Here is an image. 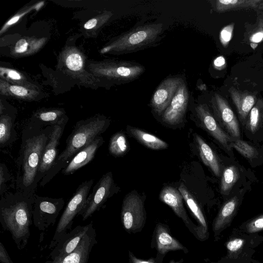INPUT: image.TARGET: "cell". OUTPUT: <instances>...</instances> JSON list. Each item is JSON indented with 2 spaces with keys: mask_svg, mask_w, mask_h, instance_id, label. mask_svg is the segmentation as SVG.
I'll use <instances>...</instances> for the list:
<instances>
[{
  "mask_svg": "<svg viewBox=\"0 0 263 263\" xmlns=\"http://www.w3.org/2000/svg\"><path fill=\"white\" fill-rule=\"evenodd\" d=\"M0 261L1 263H13L4 245L0 242Z\"/></svg>",
  "mask_w": 263,
  "mask_h": 263,
  "instance_id": "43",
  "label": "cell"
},
{
  "mask_svg": "<svg viewBox=\"0 0 263 263\" xmlns=\"http://www.w3.org/2000/svg\"><path fill=\"white\" fill-rule=\"evenodd\" d=\"M67 121V119L55 125L53 127L50 139L41 157L36 178L37 185L48 173L59 155L58 146Z\"/></svg>",
  "mask_w": 263,
  "mask_h": 263,
  "instance_id": "10",
  "label": "cell"
},
{
  "mask_svg": "<svg viewBox=\"0 0 263 263\" xmlns=\"http://www.w3.org/2000/svg\"><path fill=\"white\" fill-rule=\"evenodd\" d=\"M178 190L199 223V226L194 230L195 234L199 239H204L207 236L208 228L203 214L195 199L183 184H180Z\"/></svg>",
  "mask_w": 263,
  "mask_h": 263,
  "instance_id": "21",
  "label": "cell"
},
{
  "mask_svg": "<svg viewBox=\"0 0 263 263\" xmlns=\"http://www.w3.org/2000/svg\"><path fill=\"white\" fill-rule=\"evenodd\" d=\"M96 236V230L92 224L73 252L54 260H48L44 263H88L92 249L97 243Z\"/></svg>",
  "mask_w": 263,
  "mask_h": 263,
  "instance_id": "13",
  "label": "cell"
},
{
  "mask_svg": "<svg viewBox=\"0 0 263 263\" xmlns=\"http://www.w3.org/2000/svg\"><path fill=\"white\" fill-rule=\"evenodd\" d=\"M245 241L243 239L236 238L230 240L227 243V250L231 253H235L240 250L243 247Z\"/></svg>",
  "mask_w": 263,
  "mask_h": 263,
  "instance_id": "41",
  "label": "cell"
},
{
  "mask_svg": "<svg viewBox=\"0 0 263 263\" xmlns=\"http://www.w3.org/2000/svg\"><path fill=\"white\" fill-rule=\"evenodd\" d=\"M92 224L90 222L86 226L79 225L69 231L51 250L49 254L50 260L62 257L73 252Z\"/></svg>",
  "mask_w": 263,
  "mask_h": 263,
  "instance_id": "14",
  "label": "cell"
},
{
  "mask_svg": "<svg viewBox=\"0 0 263 263\" xmlns=\"http://www.w3.org/2000/svg\"><path fill=\"white\" fill-rule=\"evenodd\" d=\"M263 124V100L258 99L250 111L246 122L247 129L254 133L261 127Z\"/></svg>",
  "mask_w": 263,
  "mask_h": 263,
  "instance_id": "30",
  "label": "cell"
},
{
  "mask_svg": "<svg viewBox=\"0 0 263 263\" xmlns=\"http://www.w3.org/2000/svg\"><path fill=\"white\" fill-rule=\"evenodd\" d=\"M183 80L179 77H170L163 80L159 85L151 100L153 110L160 114L169 105Z\"/></svg>",
  "mask_w": 263,
  "mask_h": 263,
  "instance_id": "16",
  "label": "cell"
},
{
  "mask_svg": "<svg viewBox=\"0 0 263 263\" xmlns=\"http://www.w3.org/2000/svg\"><path fill=\"white\" fill-rule=\"evenodd\" d=\"M234 23L231 24L223 28L220 34V39L221 43L226 45L230 41L233 30Z\"/></svg>",
  "mask_w": 263,
  "mask_h": 263,
  "instance_id": "42",
  "label": "cell"
},
{
  "mask_svg": "<svg viewBox=\"0 0 263 263\" xmlns=\"http://www.w3.org/2000/svg\"><path fill=\"white\" fill-rule=\"evenodd\" d=\"M11 180V175L9 174L6 165L1 163L0 164V194L3 195L6 192V184L7 182Z\"/></svg>",
  "mask_w": 263,
  "mask_h": 263,
  "instance_id": "40",
  "label": "cell"
},
{
  "mask_svg": "<svg viewBox=\"0 0 263 263\" xmlns=\"http://www.w3.org/2000/svg\"><path fill=\"white\" fill-rule=\"evenodd\" d=\"M229 92L240 120L243 124L246 123L249 114L257 101L256 96L248 92L240 91L233 87L229 88Z\"/></svg>",
  "mask_w": 263,
  "mask_h": 263,
  "instance_id": "20",
  "label": "cell"
},
{
  "mask_svg": "<svg viewBox=\"0 0 263 263\" xmlns=\"http://www.w3.org/2000/svg\"><path fill=\"white\" fill-rule=\"evenodd\" d=\"M263 0H217L215 2V9L218 12L243 9L257 8Z\"/></svg>",
  "mask_w": 263,
  "mask_h": 263,
  "instance_id": "26",
  "label": "cell"
},
{
  "mask_svg": "<svg viewBox=\"0 0 263 263\" xmlns=\"http://www.w3.org/2000/svg\"><path fill=\"white\" fill-rule=\"evenodd\" d=\"M1 93L4 95H11L24 100H33L36 98L37 92L32 88L9 83L5 80H1Z\"/></svg>",
  "mask_w": 263,
  "mask_h": 263,
  "instance_id": "27",
  "label": "cell"
},
{
  "mask_svg": "<svg viewBox=\"0 0 263 263\" xmlns=\"http://www.w3.org/2000/svg\"><path fill=\"white\" fill-rule=\"evenodd\" d=\"M224 64L225 60L222 57H219L214 61L215 66L218 67L222 66Z\"/></svg>",
  "mask_w": 263,
  "mask_h": 263,
  "instance_id": "45",
  "label": "cell"
},
{
  "mask_svg": "<svg viewBox=\"0 0 263 263\" xmlns=\"http://www.w3.org/2000/svg\"><path fill=\"white\" fill-rule=\"evenodd\" d=\"M63 198H54L34 195L32 210V222L40 231H45L55 224L64 207Z\"/></svg>",
  "mask_w": 263,
  "mask_h": 263,
  "instance_id": "7",
  "label": "cell"
},
{
  "mask_svg": "<svg viewBox=\"0 0 263 263\" xmlns=\"http://www.w3.org/2000/svg\"><path fill=\"white\" fill-rule=\"evenodd\" d=\"M122 223L128 232L140 230L145 221L143 203L139 195L131 193L124 198L121 213Z\"/></svg>",
  "mask_w": 263,
  "mask_h": 263,
  "instance_id": "9",
  "label": "cell"
},
{
  "mask_svg": "<svg viewBox=\"0 0 263 263\" xmlns=\"http://www.w3.org/2000/svg\"><path fill=\"white\" fill-rule=\"evenodd\" d=\"M115 191L112 174L111 172H109L102 176L93 186L92 192L88 195L84 206L80 214L82 220H86L95 212L99 210Z\"/></svg>",
  "mask_w": 263,
  "mask_h": 263,
  "instance_id": "8",
  "label": "cell"
},
{
  "mask_svg": "<svg viewBox=\"0 0 263 263\" xmlns=\"http://www.w3.org/2000/svg\"><path fill=\"white\" fill-rule=\"evenodd\" d=\"M89 67L97 76L120 83L131 82L145 71L142 65L130 61H106L91 64Z\"/></svg>",
  "mask_w": 263,
  "mask_h": 263,
  "instance_id": "6",
  "label": "cell"
},
{
  "mask_svg": "<svg viewBox=\"0 0 263 263\" xmlns=\"http://www.w3.org/2000/svg\"><path fill=\"white\" fill-rule=\"evenodd\" d=\"M43 4L44 2H41L39 3H37L35 5H33L31 7H29L27 8H25L24 10H21L20 12L16 13L4 24L1 30V34H2L10 26L17 22L21 17L25 15L26 13L31 11L33 9H37L40 8L43 5Z\"/></svg>",
  "mask_w": 263,
  "mask_h": 263,
  "instance_id": "37",
  "label": "cell"
},
{
  "mask_svg": "<svg viewBox=\"0 0 263 263\" xmlns=\"http://www.w3.org/2000/svg\"><path fill=\"white\" fill-rule=\"evenodd\" d=\"M239 178V171L235 165H231L226 167L221 179V193L223 195H228Z\"/></svg>",
  "mask_w": 263,
  "mask_h": 263,
  "instance_id": "31",
  "label": "cell"
},
{
  "mask_svg": "<svg viewBox=\"0 0 263 263\" xmlns=\"http://www.w3.org/2000/svg\"><path fill=\"white\" fill-rule=\"evenodd\" d=\"M35 40L22 38L18 40L14 47V52L15 53L22 54L28 53L33 50H36L39 48L33 47V42Z\"/></svg>",
  "mask_w": 263,
  "mask_h": 263,
  "instance_id": "36",
  "label": "cell"
},
{
  "mask_svg": "<svg viewBox=\"0 0 263 263\" xmlns=\"http://www.w3.org/2000/svg\"><path fill=\"white\" fill-rule=\"evenodd\" d=\"M35 193L16 190L1 196L0 222L3 231L9 232L17 248L22 250L28 243Z\"/></svg>",
  "mask_w": 263,
  "mask_h": 263,
  "instance_id": "2",
  "label": "cell"
},
{
  "mask_svg": "<svg viewBox=\"0 0 263 263\" xmlns=\"http://www.w3.org/2000/svg\"><path fill=\"white\" fill-rule=\"evenodd\" d=\"M64 64L71 73L78 74L84 71L82 54L76 49L70 48L65 52Z\"/></svg>",
  "mask_w": 263,
  "mask_h": 263,
  "instance_id": "28",
  "label": "cell"
},
{
  "mask_svg": "<svg viewBox=\"0 0 263 263\" xmlns=\"http://www.w3.org/2000/svg\"><path fill=\"white\" fill-rule=\"evenodd\" d=\"M112 13L110 12H107L101 16L92 18L88 20L84 25V28L86 30H91L96 27L102 25L106 22L112 16Z\"/></svg>",
  "mask_w": 263,
  "mask_h": 263,
  "instance_id": "38",
  "label": "cell"
},
{
  "mask_svg": "<svg viewBox=\"0 0 263 263\" xmlns=\"http://www.w3.org/2000/svg\"><path fill=\"white\" fill-rule=\"evenodd\" d=\"M108 146L111 155L121 156L125 154L128 149V144L124 134L118 132L114 134L110 139Z\"/></svg>",
  "mask_w": 263,
  "mask_h": 263,
  "instance_id": "32",
  "label": "cell"
},
{
  "mask_svg": "<svg viewBox=\"0 0 263 263\" xmlns=\"http://www.w3.org/2000/svg\"><path fill=\"white\" fill-rule=\"evenodd\" d=\"M188 101V89L186 84L182 81L169 105L163 112V121L170 125H176L182 122Z\"/></svg>",
  "mask_w": 263,
  "mask_h": 263,
  "instance_id": "12",
  "label": "cell"
},
{
  "mask_svg": "<svg viewBox=\"0 0 263 263\" xmlns=\"http://www.w3.org/2000/svg\"><path fill=\"white\" fill-rule=\"evenodd\" d=\"M211 105L219 123L234 139H240V131L238 120L227 100L215 93L211 99Z\"/></svg>",
  "mask_w": 263,
  "mask_h": 263,
  "instance_id": "11",
  "label": "cell"
},
{
  "mask_svg": "<svg viewBox=\"0 0 263 263\" xmlns=\"http://www.w3.org/2000/svg\"><path fill=\"white\" fill-rule=\"evenodd\" d=\"M169 263H177L176 262L174 261V260H171Z\"/></svg>",
  "mask_w": 263,
  "mask_h": 263,
  "instance_id": "47",
  "label": "cell"
},
{
  "mask_svg": "<svg viewBox=\"0 0 263 263\" xmlns=\"http://www.w3.org/2000/svg\"><path fill=\"white\" fill-rule=\"evenodd\" d=\"M230 146L248 159H253L257 154V150L254 147L240 139H235L231 142Z\"/></svg>",
  "mask_w": 263,
  "mask_h": 263,
  "instance_id": "35",
  "label": "cell"
},
{
  "mask_svg": "<svg viewBox=\"0 0 263 263\" xmlns=\"http://www.w3.org/2000/svg\"><path fill=\"white\" fill-rule=\"evenodd\" d=\"M246 232L254 233L263 230V214L254 218L245 226Z\"/></svg>",
  "mask_w": 263,
  "mask_h": 263,
  "instance_id": "39",
  "label": "cell"
},
{
  "mask_svg": "<svg viewBox=\"0 0 263 263\" xmlns=\"http://www.w3.org/2000/svg\"><path fill=\"white\" fill-rule=\"evenodd\" d=\"M246 34L247 41L250 43L251 45H257L263 41V18H259L255 24L247 29Z\"/></svg>",
  "mask_w": 263,
  "mask_h": 263,
  "instance_id": "34",
  "label": "cell"
},
{
  "mask_svg": "<svg viewBox=\"0 0 263 263\" xmlns=\"http://www.w3.org/2000/svg\"><path fill=\"white\" fill-rule=\"evenodd\" d=\"M103 143V138L101 136L98 137L73 156L67 165L62 170V173L64 175H71L89 163L94 158L97 150Z\"/></svg>",
  "mask_w": 263,
  "mask_h": 263,
  "instance_id": "17",
  "label": "cell"
},
{
  "mask_svg": "<svg viewBox=\"0 0 263 263\" xmlns=\"http://www.w3.org/2000/svg\"><path fill=\"white\" fill-rule=\"evenodd\" d=\"M54 126L43 127L35 122L25 127L18 156L16 160V190L35 193L36 178L41 157Z\"/></svg>",
  "mask_w": 263,
  "mask_h": 263,
  "instance_id": "1",
  "label": "cell"
},
{
  "mask_svg": "<svg viewBox=\"0 0 263 263\" xmlns=\"http://www.w3.org/2000/svg\"><path fill=\"white\" fill-rule=\"evenodd\" d=\"M110 121L97 115L78 121L66 140L65 149L59 155L53 165L39 183L44 186L69 163L73 156L87 146L108 127Z\"/></svg>",
  "mask_w": 263,
  "mask_h": 263,
  "instance_id": "3",
  "label": "cell"
},
{
  "mask_svg": "<svg viewBox=\"0 0 263 263\" xmlns=\"http://www.w3.org/2000/svg\"><path fill=\"white\" fill-rule=\"evenodd\" d=\"M238 199L234 196L222 205L213 223V231L217 233L222 230L230 222L237 210Z\"/></svg>",
  "mask_w": 263,
  "mask_h": 263,
  "instance_id": "22",
  "label": "cell"
},
{
  "mask_svg": "<svg viewBox=\"0 0 263 263\" xmlns=\"http://www.w3.org/2000/svg\"><path fill=\"white\" fill-rule=\"evenodd\" d=\"M34 118L38 121V122H35L43 126H54L68 119L64 111L58 109L39 111L35 114Z\"/></svg>",
  "mask_w": 263,
  "mask_h": 263,
  "instance_id": "29",
  "label": "cell"
},
{
  "mask_svg": "<svg viewBox=\"0 0 263 263\" xmlns=\"http://www.w3.org/2000/svg\"><path fill=\"white\" fill-rule=\"evenodd\" d=\"M155 246L157 251L164 255L170 251L184 250V247L169 233L167 227L158 223L154 233Z\"/></svg>",
  "mask_w": 263,
  "mask_h": 263,
  "instance_id": "19",
  "label": "cell"
},
{
  "mask_svg": "<svg viewBox=\"0 0 263 263\" xmlns=\"http://www.w3.org/2000/svg\"><path fill=\"white\" fill-rule=\"evenodd\" d=\"M159 198L161 201L170 206L174 213L180 218L187 226L194 230L183 204V197L176 189L172 186L164 187L160 192Z\"/></svg>",
  "mask_w": 263,
  "mask_h": 263,
  "instance_id": "18",
  "label": "cell"
},
{
  "mask_svg": "<svg viewBox=\"0 0 263 263\" xmlns=\"http://www.w3.org/2000/svg\"><path fill=\"white\" fill-rule=\"evenodd\" d=\"M0 74L2 78L12 84L27 87L33 89L31 83H29L26 78L18 71L10 68L1 67Z\"/></svg>",
  "mask_w": 263,
  "mask_h": 263,
  "instance_id": "33",
  "label": "cell"
},
{
  "mask_svg": "<svg viewBox=\"0 0 263 263\" xmlns=\"http://www.w3.org/2000/svg\"><path fill=\"white\" fill-rule=\"evenodd\" d=\"M129 133L140 143L152 149H165L168 144L164 141L139 128L128 127Z\"/></svg>",
  "mask_w": 263,
  "mask_h": 263,
  "instance_id": "24",
  "label": "cell"
},
{
  "mask_svg": "<svg viewBox=\"0 0 263 263\" xmlns=\"http://www.w3.org/2000/svg\"><path fill=\"white\" fill-rule=\"evenodd\" d=\"M258 8L263 10V2L261 4H260L259 6L258 7Z\"/></svg>",
  "mask_w": 263,
  "mask_h": 263,
  "instance_id": "46",
  "label": "cell"
},
{
  "mask_svg": "<svg viewBox=\"0 0 263 263\" xmlns=\"http://www.w3.org/2000/svg\"><path fill=\"white\" fill-rule=\"evenodd\" d=\"M195 139L203 162L210 168L216 176L219 177L221 174L220 166L214 151L200 136L196 135Z\"/></svg>",
  "mask_w": 263,
  "mask_h": 263,
  "instance_id": "23",
  "label": "cell"
},
{
  "mask_svg": "<svg viewBox=\"0 0 263 263\" xmlns=\"http://www.w3.org/2000/svg\"><path fill=\"white\" fill-rule=\"evenodd\" d=\"M212 263H216V262H212Z\"/></svg>",
  "mask_w": 263,
  "mask_h": 263,
  "instance_id": "48",
  "label": "cell"
},
{
  "mask_svg": "<svg viewBox=\"0 0 263 263\" xmlns=\"http://www.w3.org/2000/svg\"><path fill=\"white\" fill-rule=\"evenodd\" d=\"M163 30L161 23L138 26L122 34L102 50V53H132L144 49L159 41Z\"/></svg>",
  "mask_w": 263,
  "mask_h": 263,
  "instance_id": "4",
  "label": "cell"
},
{
  "mask_svg": "<svg viewBox=\"0 0 263 263\" xmlns=\"http://www.w3.org/2000/svg\"><path fill=\"white\" fill-rule=\"evenodd\" d=\"M94 183V179L85 181L76 189L69 200L58 221L53 236L49 245L52 250L58 243L71 230L73 220L80 215L85 204L89 192Z\"/></svg>",
  "mask_w": 263,
  "mask_h": 263,
  "instance_id": "5",
  "label": "cell"
},
{
  "mask_svg": "<svg viewBox=\"0 0 263 263\" xmlns=\"http://www.w3.org/2000/svg\"><path fill=\"white\" fill-rule=\"evenodd\" d=\"M17 139L14 126V119L8 114H2L0 117V146L4 147Z\"/></svg>",
  "mask_w": 263,
  "mask_h": 263,
  "instance_id": "25",
  "label": "cell"
},
{
  "mask_svg": "<svg viewBox=\"0 0 263 263\" xmlns=\"http://www.w3.org/2000/svg\"><path fill=\"white\" fill-rule=\"evenodd\" d=\"M196 110L203 126L208 133L226 150L228 152L231 151L230 143L235 139L221 128L206 105L199 104L197 106Z\"/></svg>",
  "mask_w": 263,
  "mask_h": 263,
  "instance_id": "15",
  "label": "cell"
},
{
  "mask_svg": "<svg viewBox=\"0 0 263 263\" xmlns=\"http://www.w3.org/2000/svg\"><path fill=\"white\" fill-rule=\"evenodd\" d=\"M129 263H157L155 258L143 260L137 258L130 251H129Z\"/></svg>",
  "mask_w": 263,
  "mask_h": 263,
  "instance_id": "44",
  "label": "cell"
}]
</instances>
